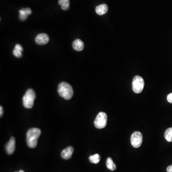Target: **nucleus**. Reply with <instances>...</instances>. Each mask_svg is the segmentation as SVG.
Masks as SVG:
<instances>
[{"instance_id": "f03ea898", "label": "nucleus", "mask_w": 172, "mask_h": 172, "mask_svg": "<svg viewBox=\"0 0 172 172\" xmlns=\"http://www.w3.org/2000/svg\"><path fill=\"white\" fill-rule=\"evenodd\" d=\"M58 93L65 100H69L73 95V89L70 84L66 82H61L58 87Z\"/></svg>"}, {"instance_id": "aec40b11", "label": "nucleus", "mask_w": 172, "mask_h": 172, "mask_svg": "<svg viewBox=\"0 0 172 172\" xmlns=\"http://www.w3.org/2000/svg\"><path fill=\"white\" fill-rule=\"evenodd\" d=\"M166 171L167 172H172V166H169L166 169Z\"/></svg>"}, {"instance_id": "1a4fd4ad", "label": "nucleus", "mask_w": 172, "mask_h": 172, "mask_svg": "<svg viewBox=\"0 0 172 172\" xmlns=\"http://www.w3.org/2000/svg\"><path fill=\"white\" fill-rule=\"evenodd\" d=\"M73 152L74 148L72 147L69 146L62 151L61 153V157L64 159H69L71 157Z\"/></svg>"}, {"instance_id": "ddd939ff", "label": "nucleus", "mask_w": 172, "mask_h": 172, "mask_svg": "<svg viewBox=\"0 0 172 172\" xmlns=\"http://www.w3.org/2000/svg\"><path fill=\"white\" fill-rule=\"evenodd\" d=\"M106 166H107V168L111 171H114L116 169V166L113 162V160L110 157L108 158L107 159Z\"/></svg>"}, {"instance_id": "20e7f679", "label": "nucleus", "mask_w": 172, "mask_h": 172, "mask_svg": "<svg viewBox=\"0 0 172 172\" xmlns=\"http://www.w3.org/2000/svg\"><path fill=\"white\" fill-rule=\"evenodd\" d=\"M144 86V81L143 78L136 76L133 78L132 82V90L136 93L142 92Z\"/></svg>"}, {"instance_id": "dca6fc26", "label": "nucleus", "mask_w": 172, "mask_h": 172, "mask_svg": "<svg viewBox=\"0 0 172 172\" xmlns=\"http://www.w3.org/2000/svg\"><path fill=\"white\" fill-rule=\"evenodd\" d=\"M100 160H101V157L99 154L91 155L89 157V161L93 164H98L100 162Z\"/></svg>"}, {"instance_id": "6e6552de", "label": "nucleus", "mask_w": 172, "mask_h": 172, "mask_svg": "<svg viewBox=\"0 0 172 172\" xmlns=\"http://www.w3.org/2000/svg\"><path fill=\"white\" fill-rule=\"evenodd\" d=\"M15 138L12 137L5 146V151L8 154H12L15 151Z\"/></svg>"}, {"instance_id": "39448f33", "label": "nucleus", "mask_w": 172, "mask_h": 172, "mask_svg": "<svg viewBox=\"0 0 172 172\" xmlns=\"http://www.w3.org/2000/svg\"><path fill=\"white\" fill-rule=\"evenodd\" d=\"M107 115L105 113L101 112L97 115L94 121L96 128L99 129H103L107 125Z\"/></svg>"}, {"instance_id": "4468645a", "label": "nucleus", "mask_w": 172, "mask_h": 172, "mask_svg": "<svg viewBox=\"0 0 172 172\" xmlns=\"http://www.w3.org/2000/svg\"><path fill=\"white\" fill-rule=\"evenodd\" d=\"M58 4L61 5L62 10H67L69 8V0H58Z\"/></svg>"}, {"instance_id": "9d476101", "label": "nucleus", "mask_w": 172, "mask_h": 172, "mask_svg": "<svg viewBox=\"0 0 172 172\" xmlns=\"http://www.w3.org/2000/svg\"><path fill=\"white\" fill-rule=\"evenodd\" d=\"M108 10V7L107 4H102L99 5L96 8V12L97 14L100 15H104L107 13Z\"/></svg>"}, {"instance_id": "0eeeda50", "label": "nucleus", "mask_w": 172, "mask_h": 172, "mask_svg": "<svg viewBox=\"0 0 172 172\" xmlns=\"http://www.w3.org/2000/svg\"><path fill=\"white\" fill-rule=\"evenodd\" d=\"M49 41V38L47 34L45 33L37 35L35 39V42L38 45H44Z\"/></svg>"}, {"instance_id": "6ab92c4d", "label": "nucleus", "mask_w": 172, "mask_h": 172, "mask_svg": "<svg viewBox=\"0 0 172 172\" xmlns=\"http://www.w3.org/2000/svg\"><path fill=\"white\" fill-rule=\"evenodd\" d=\"M28 16L22 15H19V19L21 21H24L28 18Z\"/></svg>"}, {"instance_id": "4be33fe9", "label": "nucleus", "mask_w": 172, "mask_h": 172, "mask_svg": "<svg viewBox=\"0 0 172 172\" xmlns=\"http://www.w3.org/2000/svg\"><path fill=\"white\" fill-rule=\"evenodd\" d=\"M19 172H24V171H23V170H20Z\"/></svg>"}, {"instance_id": "2eb2a0df", "label": "nucleus", "mask_w": 172, "mask_h": 172, "mask_svg": "<svg viewBox=\"0 0 172 172\" xmlns=\"http://www.w3.org/2000/svg\"><path fill=\"white\" fill-rule=\"evenodd\" d=\"M165 138L168 142H172V128H168L166 131Z\"/></svg>"}, {"instance_id": "412c9836", "label": "nucleus", "mask_w": 172, "mask_h": 172, "mask_svg": "<svg viewBox=\"0 0 172 172\" xmlns=\"http://www.w3.org/2000/svg\"><path fill=\"white\" fill-rule=\"evenodd\" d=\"M1 108H0V115H1V117L3 114V108L2 106H1Z\"/></svg>"}, {"instance_id": "a211bd4d", "label": "nucleus", "mask_w": 172, "mask_h": 172, "mask_svg": "<svg viewBox=\"0 0 172 172\" xmlns=\"http://www.w3.org/2000/svg\"><path fill=\"white\" fill-rule=\"evenodd\" d=\"M167 100L169 103H172V93L170 94L167 96Z\"/></svg>"}, {"instance_id": "423d86ee", "label": "nucleus", "mask_w": 172, "mask_h": 172, "mask_svg": "<svg viewBox=\"0 0 172 172\" xmlns=\"http://www.w3.org/2000/svg\"><path fill=\"white\" fill-rule=\"evenodd\" d=\"M143 135L139 131H135L132 133L131 137V145L134 148L140 147L143 143Z\"/></svg>"}, {"instance_id": "f8f14e48", "label": "nucleus", "mask_w": 172, "mask_h": 172, "mask_svg": "<svg viewBox=\"0 0 172 172\" xmlns=\"http://www.w3.org/2000/svg\"><path fill=\"white\" fill-rule=\"evenodd\" d=\"M23 50V48L22 45L19 44L16 45L13 50V54L16 58H21L22 56V52Z\"/></svg>"}, {"instance_id": "f3484780", "label": "nucleus", "mask_w": 172, "mask_h": 172, "mask_svg": "<svg viewBox=\"0 0 172 172\" xmlns=\"http://www.w3.org/2000/svg\"><path fill=\"white\" fill-rule=\"evenodd\" d=\"M23 10L25 11V13L28 14V15H30L32 14V11L29 8H23Z\"/></svg>"}, {"instance_id": "f257e3e1", "label": "nucleus", "mask_w": 172, "mask_h": 172, "mask_svg": "<svg viewBox=\"0 0 172 172\" xmlns=\"http://www.w3.org/2000/svg\"><path fill=\"white\" fill-rule=\"evenodd\" d=\"M41 132V130L38 128H31L28 130L26 133V142L29 147L34 148L37 146Z\"/></svg>"}, {"instance_id": "9b49d317", "label": "nucleus", "mask_w": 172, "mask_h": 172, "mask_svg": "<svg viewBox=\"0 0 172 172\" xmlns=\"http://www.w3.org/2000/svg\"><path fill=\"white\" fill-rule=\"evenodd\" d=\"M72 46L74 49L78 51H82L84 48V43L80 39H76L73 43Z\"/></svg>"}, {"instance_id": "5701e85b", "label": "nucleus", "mask_w": 172, "mask_h": 172, "mask_svg": "<svg viewBox=\"0 0 172 172\" xmlns=\"http://www.w3.org/2000/svg\"></svg>"}, {"instance_id": "7ed1b4c3", "label": "nucleus", "mask_w": 172, "mask_h": 172, "mask_svg": "<svg viewBox=\"0 0 172 172\" xmlns=\"http://www.w3.org/2000/svg\"><path fill=\"white\" fill-rule=\"evenodd\" d=\"M36 98V95L33 89H28L23 98L24 106L27 109L32 108L34 106V101Z\"/></svg>"}]
</instances>
